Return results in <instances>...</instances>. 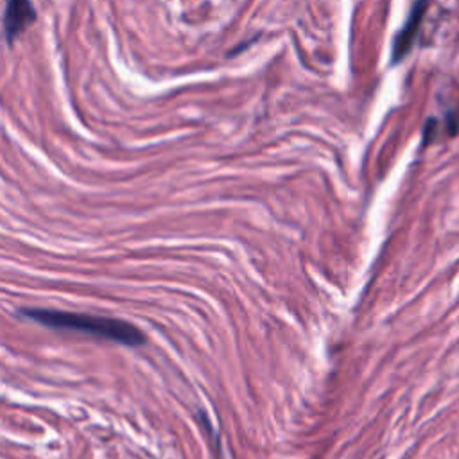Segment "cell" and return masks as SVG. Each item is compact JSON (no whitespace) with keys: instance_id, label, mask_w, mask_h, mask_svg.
<instances>
[{"instance_id":"2","label":"cell","mask_w":459,"mask_h":459,"mask_svg":"<svg viewBox=\"0 0 459 459\" xmlns=\"http://www.w3.org/2000/svg\"><path fill=\"white\" fill-rule=\"evenodd\" d=\"M38 13L32 0H7L2 16V32L9 47L36 22Z\"/></svg>"},{"instance_id":"1","label":"cell","mask_w":459,"mask_h":459,"mask_svg":"<svg viewBox=\"0 0 459 459\" xmlns=\"http://www.w3.org/2000/svg\"><path fill=\"white\" fill-rule=\"evenodd\" d=\"M20 314L48 328L82 332V333L95 335L99 339L113 341L131 348L142 346L145 342V333L138 326L117 317L50 310V308H23Z\"/></svg>"},{"instance_id":"3","label":"cell","mask_w":459,"mask_h":459,"mask_svg":"<svg viewBox=\"0 0 459 459\" xmlns=\"http://www.w3.org/2000/svg\"><path fill=\"white\" fill-rule=\"evenodd\" d=\"M429 2L430 0H414L412 7H411V14L407 18V22L402 25L400 32L396 34L394 38V45H393V61H400L412 47L414 43V38L420 30V25H421V20L427 13V7H429Z\"/></svg>"}]
</instances>
